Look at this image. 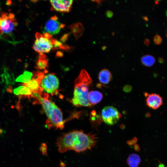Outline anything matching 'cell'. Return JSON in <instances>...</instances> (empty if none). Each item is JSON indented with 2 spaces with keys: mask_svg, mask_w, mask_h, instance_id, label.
<instances>
[{
  "mask_svg": "<svg viewBox=\"0 0 167 167\" xmlns=\"http://www.w3.org/2000/svg\"><path fill=\"white\" fill-rule=\"evenodd\" d=\"M58 19V17L55 15L47 21L44 27L45 33L52 35H55L58 33L61 29L64 27V24L59 22Z\"/></svg>",
  "mask_w": 167,
  "mask_h": 167,
  "instance_id": "cell-9",
  "label": "cell"
},
{
  "mask_svg": "<svg viewBox=\"0 0 167 167\" xmlns=\"http://www.w3.org/2000/svg\"><path fill=\"white\" fill-rule=\"evenodd\" d=\"M101 118L104 122L109 125H113L117 122L121 117V114L115 107L108 106L102 110Z\"/></svg>",
  "mask_w": 167,
  "mask_h": 167,
  "instance_id": "cell-5",
  "label": "cell"
},
{
  "mask_svg": "<svg viewBox=\"0 0 167 167\" xmlns=\"http://www.w3.org/2000/svg\"><path fill=\"white\" fill-rule=\"evenodd\" d=\"M106 46H104L102 47V49L103 50H105L106 49Z\"/></svg>",
  "mask_w": 167,
  "mask_h": 167,
  "instance_id": "cell-26",
  "label": "cell"
},
{
  "mask_svg": "<svg viewBox=\"0 0 167 167\" xmlns=\"http://www.w3.org/2000/svg\"><path fill=\"white\" fill-rule=\"evenodd\" d=\"M97 139L94 134H86L82 131L74 130L62 134L57 139L56 144L60 153L71 150L80 152L93 148Z\"/></svg>",
  "mask_w": 167,
  "mask_h": 167,
  "instance_id": "cell-1",
  "label": "cell"
},
{
  "mask_svg": "<svg viewBox=\"0 0 167 167\" xmlns=\"http://www.w3.org/2000/svg\"><path fill=\"white\" fill-rule=\"evenodd\" d=\"M33 75V74L32 72L25 71L23 74L20 75L16 79L15 81L27 84L32 79Z\"/></svg>",
  "mask_w": 167,
  "mask_h": 167,
  "instance_id": "cell-15",
  "label": "cell"
},
{
  "mask_svg": "<svg viewBox=\"0 0 167 167\" xmlns=\"http://www.w3.org/2000/svg\"><path fill=\"white\" fill-rule=\"evenodd\" d=\"M71 28L76 39L81 35L84 30V28L80 23L72 25Z\"/></svg>",
  "mask_w": 167,
  "mask_h": 167,
  "instance_id": "cell-17",
  "label": "cell"
},
{
  "mask_svg": "<svg viewBox=\"0 0 167 167\" xmlns=\"http://www.w3.org/2000/svg\"><path fill=\"white\" fill-rule=\"evenodd\" d=\"M92 80L88 72L84 69L81 71L74 82L73 97L71 100L72 104L76 106H92L88 100V88Z\"/></svg>",
  "mask_w": 167,
  "mask_h": 167,
  "instance_id": "cell-3",
  "label": "cell"
},
{
  "mask_svg": "<svg viewBox=\"0 0 167 167\" xmlns=\"http://www.w3.org/2000/svg\"><path fill=\"white\" fill-rule=\"evenodd\" d=\"M14 94L21 98L22 97H28L29 98L32 97V92L27 87L22 85L15 89L13 91Z\"/></svg>",
  "mask_w": 167,
  "mask_h": 167,
  "instance_id": "cell-12",
  "label": "cell"
},
{
  "mask_svg": "<svg viewBox=\"0 0 167 167\" xmlns=\"http://www.w3.org/2000/svg\"><path fill=\"white\" fill-rule=\"evenodd\" d=\"M44 74L41 72H36L30 81L27 84L23 83L22 85L28 87L32 93L36 92L42 94L43 89L40 86L41 82L44 77Z\"/></svg>",
  "mask_w": 167,
  "mask_h": 167,
  "instance_id": "cell-8",
  "label": "cell"
},
{
  "mask_svg": "<svg viewBox=\"0 0 167 167\" xmlns=\"http://www.w3.org/2000/svg\"><path fill=\"white\" fill-rule=\"evenodd\" d=\"M47 94L36 92L32 93V97L35 98L42 105L47 119L46 125L48 129L54 127L56 129H62L64 126L65 121L63 120L61 109L54 102L48 99Z\"/></svg>",
  "mask_w": 167,
  "mask_h": 167,
  "instance_id": "cell-2",
  "label": "cell"
},
{
  "mask_svg": "<svg viewBox=\"0 0 167 167\" xmlns=\"http://www.w3.org/2000/svg\"><path fill=\"white\" fill-rule=\"evenodd\" d=\"M40 86L45 92L51 94H54L58 89L59 81L53 74H49L44 76L42 80Z\"/></svg>",
  "mask_w": 167,
  "mask_h": 167,
  "instance_id": "cell-6",
  "label": "cell"
},
{
  "mask_svg": "<svg viewBox=\"0 0 167 167\" xmlns=\"http://www.w3.org/2000/svg\"><path fill=\"white\" fill-rule=\"evenodd\" d=\"M35 37L36 39L32 48L36 52L40 54L49 53L53 49L56 40L53 38L52 35L47 33L42 34L37 32Z\"/></svg>",
  "mask_w": 167,
  "mask_h": 167,
  "instance_id": "cell-4",
  "label": "cell"
},
{
  "mask_svg": "<svg viewBox=\"0 0 167 167\" xmlns=\"http://www.w3.org/2000/svg\"><path fill=\"white\" fill-rule=\"evenodd\" d=\"M50 2L52 10L61 12H68L71 10L73 1L57 0Z\"/></svg>",
  "mask_w": 167,
  "mask_h": 167,
  "instance_id": "cell-11",
  "label": "cell"
},
{
  "mask_svg": "<svg viewBox=\"0 0 167 167\" xmlns=\"http://www.w3.org/2000/svg\"><path fill=\"white\" fill-rule=\"evenodd\" d=\"M92 1L94 2L97 3V6H99L100 4L102 2L104 1H101V0H93Z\"/></svg>",
  "mask_w": 167,
  "mask_h": 167,
  "instance_id": "cell-21",
  "label": "cell"
},
{
  "mask_svg": "<svg viewBox=\"0 0 167 167\" xmlns=\"http://www.w3.org/2000/svg\"><path fill=\"white\" fill-rule=\"evenodd\" d=\"M9 14L0 11V31L2 34L4 33L6 35H10L15 29L14 23L16 19L15 18L11 19Z\"/></svg>",
  "mask_w": 167,
  "mask_h": 167,
  "instance_id": "cell-7",
  "label": "cell"
},
{
  "mask_svg": "<svg viewBox=\"0 0 167 167\" xmlns=\"http://www.w3.org/2000/svg\"><path fill=\"white\" fill-rule=\"evenodd\" d=\"M11 3L12 2L11 1H7L6 2V4L8 5H10Z\"/></svg>",
  "mask_w": 167,
  "mask_h": 167,
  "instance_id": "cell-24",
  "label": "cell"
},
{
  "mask_svg": "<svg viewBox=\"0 0 167 167\" xmlns=\"http://www.w3.org/2000/svg\"><path fill=\"white\" fill-rule=\"evenodd\" d=\"M158 167H165V165L162 163H160L159 164Z\"/></svg>",
  "mask_w": 167,
  "mask_h": 167,
  "instance_id": "cell-25",
  "label": "cell"
},
{
  "mask_svg": "<svg viewBox=\"0 0 167 167\" xmlns=\"http://www.w3.org/2000/svg\"><path fill=\"white\" fill-rule=\"evenodd\" d=\"M103 97L102 94L100 92L92 91L89 92L88 98L89 102L92 106L100 102Z\"/></svg>",
  "mask_w": 167,
  "mask_h": 167,
  "instance_id": "cell-13",
  "label": "cell"
},
{
  "mask_svg": "<svg viewBox=\"0 0 167 167\" xmlns=\"http://www.w3.org/2000/svg\"><path fill=\"white\" fill-rule=\"evenodd\" d=\"M40 149L43 155H47V146L45 143H42L41 144Z\"/></svg>",
  "mask_w": 167,
  "mask_h": 167,
  "instance_id": "cell-19",
  "label": "cell"
},
{
  "mask_svg": "<svg viewBox=\"0 0 167 167\" xmlns=\"http://www.w3.org/2000/svg\"><path fill=\"white\" fill-rule=\"evenodd\" d=\"M150 41L148 39H145L144 41V43L146 45H148L149 44Z\"/></svg>",
  "mask_w": 167,
  "mask_h": 167,
  "instance_id": "cell-22",
  "label": "cell"
},
{
  "mask_svg": "<svg viewBox=\"0 0 167 167\" xmlns=\"http://www.w3.org/2000/svg\"><path fill=\"white\" fill-rule=\"evenodd\" d=\"M48 66V60L46 58H39L36 62V68L39 70H45Z\"/></svg>",
  "mask_w": 167,
  "mask_h": 167,
  "instance_id": "cell-18",
  "label": "cell"
},
{
  "mask_svg": "<svg viewBox=\"0 0 167 167\" xmlns=\"http://www.w3.org/2000/svg\"><path fill=\"white\" fill-rule=\"evenodd\" d=\"M57 56L58 57H62L63 55V54L61 52H58L57 53Z\"/></svg>",
  "mask_w": 167,
  "mask_h": 167,
  "instance_id": "cell-23",
  "label": "cell"
},
{
  "mask_svg": "<svg viewBox=\"0 0 167 167\" xmlns=\"http://www.w3.org/2000/svg\"><path fill=\"white\" fill-rule=\"evenodd\" d=\"M141 62L145 66L151 67L155 63L156 60L154 57L150 55H145L141 58Z\"/></svg>",
  "mask_w": 167,
  "mask_h": 167,
  "instance_id": "cell-16",
  "label": "cell"
},
{
  "mask_svg": "<svg viewBox=\"0 0 167 167\" xmlns=\"http://www.w3.org/2000/svg\"><path fill=\"white\" fill-rule=\"evenodd\" d=\"M106 16L109 18H111L113 15V13L112 11L110 10L107 11L106 13Z\"/></svg>",
  "mask_w": 167,
  "mask_h": 167,
  "instance_id": "cell-20",
  "label": "cell"
},
{
  "mask_svg": "<svg viewBox=\"0 0 167 167\" xmlns=\"http://www.w3.org/2000/svg\"><path fill=\"white\" fill-rule=\"evenodd\" d=\"M146 97V104L149 108L156 110L159 108L162 105L163 99L161 96L156 93H144Z\"/></svg>",
  "mask_w": 167,
  "mask_h": 167,
  "instance_id": "cell-10",
  "label": "cell"
},
{
  "mask_svg": "<svg viewBox=\"0 0 167 167\" xmlns=\"http://www.w3.org/2000/svg\"><path fill=\"white\" fill-rule=\"evenodd\" d=\"M112 75L110 72L107 69H103L99 72L98 79L100 82L103 84H107L111 80Z\"/></svg>",
  "mask_w": 167,
  "mask_h": 167,
  "instance_id": "cell-14",
  "label": "cell"
},
{
  "mask_svg": "<svg viewBox=\"0 0 167 167\" xmlns=\"http://www.w3.org/2000/svg\"></svg>",
  "mask_w": 167,
  "mask_h": 167,
  "instance_id": "cell-27",
  "label": "cell"
}]
</instances>
